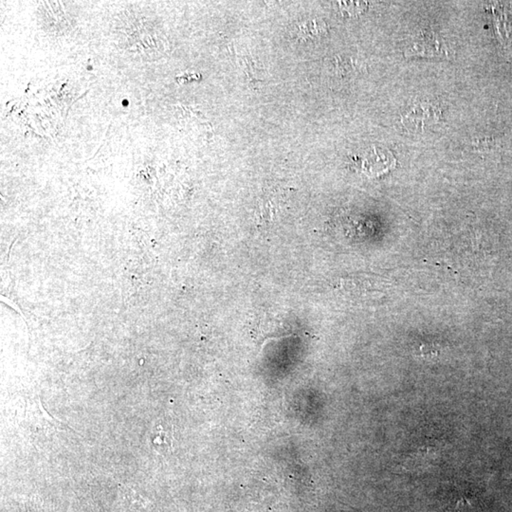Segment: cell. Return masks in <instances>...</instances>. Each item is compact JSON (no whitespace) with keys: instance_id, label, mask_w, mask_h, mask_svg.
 <instances>
[{"instance_id":"cell-2","label":"cell","mask_w":512,"mask_h":512,"mask_svg":"<svg viewBox=\"0 0 512 512\" xmlns=\"http://www.w3.org/2000/svg\"><path fill=\"white\" fill-rule=\"evenodd\" d=\"M340 8L344 14H347L348 16H355V14L361 13L364 11L365 4L364 2H340Z\"/></svg>"},{"instance_id":"cell-1","label":"cell","mask_w":512,"mask_h":512,"mask_svg":"<svg viewBox=\"0 0 512 512\" xmlns=\"http://www.w3.org/2000/svg\"><path fill=\"white\" fill-rule=\"evenodd\" d=\"M439 119V109L430 103L415 106L402 119L405 126L411 129H425Z\"/></svg>"}]
</instances>
